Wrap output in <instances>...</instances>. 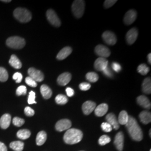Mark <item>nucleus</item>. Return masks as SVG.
I'll use <instances>...</instances> for the list:
<instances>
[{
	"label": "nucleus",
	"mask_w": 151,
	"mask_h": 151,
	"mask_svg": "<svg viewBox=\"0 0 151 151\" xmlns=\"http://www.w3.org/2000/svg\"><path fill=\"white\" fill-rule=\"evenodd\" d=\"M148 63H150V64H151V53H150V54L148 55Z\"/></svg>",
	"instance_id": "obj_48"
},
{
	"label": "nucleus",
	"mask_w": 151,
	"mask_h": 151,
	"mask_svg": "<svg viewBox=\"0 0 151 151\" xmlns=\"http://www.w3.org/2000/svg\"><path fill=\"white\" fill-rule=\"evenodd\" d=\"M137 103L143 108L147 109H150L151 107V102L148 97L146 96L141 95L137 98Z\"/></svg>",
	"instance_id": "obj_19"
},
{
	"label": "nucleus",
	"mask_w": 151,
	"mask_h": 151,
	"mask_svg": "<svg viewBox=\"0 0 151 151\" xmlns=\"http://www.w3.org/2000/svg\"><path fill=\"white\" fill-rule=\"evenodd\" d=\"M25 82L29 86L32 87H36L37 86V82L29 76L26 77Z\"/></svg>",
	"instance_id": "obj_38"
},
{
	"label": "nucleus",
	"mask_w": 151,
	"mask_h": 151,
	"mask_svg": "<svg viewBox=\"0 0 151 151\" xmlns=\"http://www.w3.org/2000/svg\"><path fill=\"white\" fill-rule=\"evenodd\" d=\"M27 72L29 77L32 78V79L37 82L43 81L44 76L40 70H38L32 67L28 70Z\"/></svg>",
	"instance_id": "obj_7"
},
{
	"label": "nucleus",
	"mask_w": 151,
	"mask_h": 151,
	"mask_svg": "<svg viewBox=\"0 0 151 151\" xmlns=\"http://www.w3.org/2000/svg\"><path fill=\"white\" fill-rule=\"evenodd\" d=\"M27 92V88L25 86H20L16 90V95L17 96L25 95Z\"/></svg>",
	"instance_id": "obj_35"
},
{
	"label": "nucleus",
	"mask_w": 151,
	"mask_h": 151,
	"mask_svg": "<svg viewBox=\"0 0 151 151\" xmlns=\"http://www.w3.org/2000/svg\"><path fill=\"white\" fill-rule=\"evenodd\" d=\"M151 129L150 130V137H151Z\"/></svg>",
	"instance_id": "obj_50"
},
{
	"label": "nucleus",
	"mask_w": 151,
	"mask_h": 151,
	"mask_svg": "<svg viewBox=\"0 0 151 151\" xmlns=\"http://www.w3.org/2000/svg\"><path fill=\"white\" fill-rule=\"evenodd\" d=\"M25 44V39L19 37H11L6 40V45L9 47L16 49L24 48Z\"/></svg>",
	"instance_id": "obj_4"
},
{
	"label": "nucleus",
	"mask_w": 151,
	"mask_h": 151,
	"mask_svg": "<svg viewBox=\"0 0 151 151\" xmlns=\"http://www.w3.org/2000/svg\"><path fill=\"white\" fill-rule=\"evenodd\" d=\"M117 2L116 0H106L104 2V7L106 9L110 8Z\"/></svg>",
	"instance_id": "obj_43"
},
{
	"label": "nucleus",
	"mask_w": 151,
	"mask_h": 151,
	"mask_svg": "<svg viewBox=\"0 0 151 151\" xmlns=\"http://www.w3.org/2000/svg\"><path fill=\"white\" fill-rule=\"evenodd\" d=\"M129 119V115L127 112L125 110L122 111L119 115L118 117V123L121 125H125L128 123Z\"/></svg>",
	"instance_id": "obj_27"
},
{
	"label": "nucleus",
	"mask_w": 151,
	"mask_h": 151,
	"mask_svg": "<svg viewBox=\"0 0 151 151\" xmlns=\"http://www.w3.org/2000/svg\"><path fill=\"white\" fill-rule=\"evenodd\" d=\"M104 74L105 76H106L108 77H113V73L110 70V68L108 67L105 70L103 71Z\"/></svg>",
	"instance_id": "obj_45"
},
{
	"label": "nucleus",
	"mask_w": 151,
	"mask_h": 151,
	"mask_svg": "<svg viewBox=\"0 0 151 151\" xmlns=\"http://www.w3.org/2000/svg\"><path fill=\"white\" fill-rule=\"evenodd\" d=\"M85 9L84 1L76 0L72 4V11L76 18H81L83 16Z\"/></svg>",
	"instance_id": "obj_5"
},
{
	"label": "nucleus",
	"mask_w": 151,
	"mask_h": 151,
	"mask_svg": "<svg viewBox=\"0 0 151 151\" xmlns=\"http://www.w3.org/2000/svg\"><path fill=\"white\" fill-rule=\"evenodd\" d=\"M150 151H151V150H150Z\"/></svg>",
	"instance_id": "obj_51"
},
{
	"label": "nucleus",
	"mask_w": 151,
	"mask_h": 151,
	"mask_svg": "<svg viewBox=\"0 0 151 151\" xmlns=\"http://www.w3.org/2000/svg\"><path fill=\"white\" fill-rule=\"evenodd\" d=\"M79 87L82 91H87L91 88V85L87 82H82L80 84Z\"/></svg>",
	"instance_id": "obj_41"
},
{
	"label": "nucleus",
	"mask_w": 151,
	"mask_h": 151,
	"mask_svg": "<svg viewBox=\"0 0 151 151\" xmlns=\"http://www.w3.org/2000/svg\"><path fill=\"white\" fill-rule=\"evenodd\" d=\"M124 134L122 132L116 134L114 139V145L116 149L119 151H122L124 146Z\"/></svg>",
	"instance_id": "obj_14"
},
{
	"label": "nucleus",
	"mask_w": 151,
	"mask_h": 151,
	"mask_svg": "<svg viewBox=\"0 0 151 151\" xmlns=\"http://www.w3.org/2000/svg\"><path fill=\"white\" fill-rule=\"evenodd\" d=\"M27 103L29 104H37V102L35 101V93L33 91H31L29 92V97L27 99Z\"/></svg>",
	"instance_id": "obj_37"
},
{
	"label": "nucleus",
	"mask_w": 151,
	"mask_h": 151,
	"mask_svg": "<svg viewBox=\"0 0 151 151\" xmlns=\"http://www.w3.org/2000/svg\"><path fill=\"white\" fill-rule=\"evenodd\" d=\"M24 143L22 141H14L11 142L10 147L15 151H22L24 149Z\"/></svg>",
	"instance_id": "obj_29"
},
{
	"label": "nucleus",
	"mask_w": 151,
	"mask_h": 151,
	"mask_svg": "<svg viewBox=\"0 0 151 151\" xmlns=\"http://www.w3.org/2000/svg\"><path fill=\"white\" fill-rule=\"evenodd\" d=\"M24 113L27 116H32L35 114L34 110L29 106H27L25 108Z\"/></svg>",
	"instance_id": "obj_42"
},
{
	"label": "nucleus",
	"mask_w": 151,
	"mask_h": 151,
	"mask_svg": "<svg viewBox=\"0 0 151 151\" xmlns=\"http://www.w3.org/2000/svg\"><path fill=\"white\" fill-rule=\"evenodd\" d=\"M108 67V60L104 58L99 57L95 60L94 63V67L98 71H102L105 70Z\"/></svg>",
	"instance_id": "obj_12"
},
{
	"label": "nucleus",
	"mask_w": 151,
	"mask_h": 151,
	"mask_svg": "<svg viewBox=\"0 0 151 151\" xmlns=\"http://www.w3.org/2000/svg\"><path fill=\"white\" fill-rule=\"evenodd\" d=\"M47 133L44 131H40L38 133L36 138V144L38 146L43 145L47 140Z\"/></svg>",
	"instance_id": "obj_26"
},
{
	"label": "nucleus",
	"mask_w": 151,
	"mask_h": 151,
	"mask_svg": "<svg viewBox=\"0 0 151 151\" xmlns=\"http://www.w3.org/2000/svg\"><path fill=\"white\" fill-rule=\"evenodd\" d=\"M137 12L134 10H130L128 11L124 17V22L125 24L127 25H129L135 22L137 18Z\"/></svg>",
	"instance_id": "obj_13"
},
{
	"label": "nucleus",
	"mask_w": 151,
	"mask_h": 151,
	"mask_svg": "<svg viewBox=\"0 0 151 151\" xmlns=\"http://www.w3.org/2000/svg\"><path fill=\"white\" fill-rule=\"evenodd\" d=\"M107 123L110 124L114 129L118 130L119 128V124L116 116L113 113L108 114L106 116Z\"/></svg>",
	"instance_id": "obj_17"
},
{
	"label": "nucleus",
	"mask_w": 151,
	"mask_h": 151,
	"mask_svg": "<svg viewBox=\"0 0 151 151\" xmlns=\"http://www.w3.org/2000/svg\"><path fill=\"white\" fill-rule=\"evenodd\" d=\"M65 92H66V93H67V95L68 97L73 96L74 95V93H75L74 90L70 87H67L65 90Z\"/></svg>",
	"instance_id": "obj_46"
},
{
	"label": "nucleus",
	"mask_w": 151,
	"mask_h": 151,
	"mask_svg": "<svg viewBox=\"0 0 151 151\" xmlns=\"http://www.w3.org/2000/svg\"><path fill=\"white\" fill-rule=\"evenodd\" d=\"M83 133L80 130L70 128L67 130L63 136V140L68 145H75L81 142Z\"/></svg>",
	"instance_id": "obj_2"
},
{
	"label": "nucleus",
	"mask_w": 151,
	"mask_h": 151,
	"mask_svg": "<svg viewBox=\"0 0 151 151\" xmlns=\"http://www.w3.org/2000/svg\"><path fill=\"white\" fill-rule=\"evenodd\" d=\"M55 101L57 104L65 105V104L68 103V100L66 96H65L64 95H62V94H60V95H58L55 97Z\"/></svg>",
	"instance_id": "obj_30"
},
{
	"label": "nucleus",
	"mask_w": 151,
	"mask_h": 151,
	"mask_svg": "<svg viewBox=\"0 0 151 151\" xmlns=\"http://www.w3.org/2000/svg\"><path fill=\"white\" fill-rule=\"evenodd\" d=\"M72 78V75L70 73L65 72L60 75L57 78V82L60 86H65L67 85Z\"/></svg>",
	"instance_id": "obj_16"
},
{
	"label": "nucleus",
	"mask_w": 151,
	"mask_h": 151,
	"mask_svg": "<svg viewBox=\"0 0 151 151\" xmlns=\"http://www.w3.org/2000/svg\"><path fill=\"white\" fill-rule=\"evenodd\" d=\"M111 66H112L113 70L116 72H119L120 70H122V67L118 63L113 62L112 63Z\"/></svg>",
	"instance_id": "obj_44"
},
{
	"label": "nucleus",
	"mask_w": 151,
	"mask_h": 151,
	"mask_svg": "<svg viewBox=\"0 0 151 151\" xmlns=\"http://www.w3.org/2000/svg\"><path fill=\"white\" fill-rule=\"evenodd\" d=\"M86 78L89 82L95 83L98 81L99 76L96 73L91 72H88L87 73L86 75Z\"/></svg>",
	"instance_id": "obj_31"
},
{
	"label": "nucleus",
	"mask_w": 151,
	"mask_h": 151,
	"mask_svg": "<svg viewBox=\"0 0 151 151\" xmlns=\"http://www.w3.org/2000/svg\"><path fill=\"white\" fill-rule=\"evenodd\" d=\"M111 141L110 138L106 135H103L100 137L99 139V144L100 146H105L109 143Z\"/></svg>",
	"instance_id": "obj_34"
},
{
	"label": "nucleus",
	"mask_w": 151,
	"mask_h": 151,
	"mask_svg": "<svg viewBox=\"0 0 151 151\" xmlns=\"http://www.w3.org/2000/svg\"><path fill=\"white\" fill-rule=\"evenodd\" d=\"M72 49L70 47H66L62 49L57 55V60H62L68 57L72 53Z\"/></svg>",
	"instance_id": "obj_21"
},
{
	"label": "nucleus",
	"mask_w": 151,
	"mask_h": 151,
	"mask_svg": "<svg viewBox=\"0 0 151 151\" xmlns=\"http://www.w3.org/2000/svg\"><path fill=\"white\" fill-rule=\"evenodd\" d=\"M142 91L146 94H151V80L150 77L145 78L142 83Z\"/></svg>",
	"instance_id": "obj_23"
},
{
	"label": "nucleus",
	"mask_w": 151,
	"mask_h": 151,
	"mask_svg": "<svg viewBox=\"0 0 151 151\" xmlns=\"http://www.w3.org/2000/svg\"><path fill=\"white\" fill-rule=\"evenodd\" d=\"M137 71L142 75H146L150 71V68L146 64H141L138 67Z\"/></svg>",
	"instance_id": "obj_32"
},
{
	"label": "nucleus",
	"mask_w": 151,
	"mask_h": 151,
	"mask_svg": "<svg viewBox=\"0 0 151 151\" xmlns=\"http://www.w3.org/2000/svg\"><path fill=\"white\" fill-rule=\"evenodd\" d=\"M125 127L130 137L133 140L135 141L142 140L143 137V132L137 120L133 116H129L128 122L125 124Z\"/></svg>",
	"instance_id": "obj_1"
},
{
	"label": "nucleus",
	"mask_w": 151,
	"mask_h": 151,
	"mask_svg": "<svg viewBox=\"0 0 151 151\" xmlns=\"http://www.w3.org/2000/svg\"><path fill=\"white\" fill-rule=\"evenodd\" d=\"M8 72L4 67H0V81L5 82L8 80Z\"/></svg>",
	"instance_id": "obj_33"
},
{
	"label": "nucleus",
	"mask_w": 151,
	"mask_h": 151,
	"mask_svg": "<svg viewBox=\"0 0 151 151\" xmlns=\"http://www.w3.org/2000/svg\"><path fill=\"white\" fill-rule=\"evenodd\" d=\"M95 52L98 55L102 58H106L110 56V51L107 47L103 45H98L95 49Z\"/></svg>",
	"instance_id": "obj_11"
},
{
	"label": "nucleus",
	"mask_w": 151,
	"mask_h": 151,
	"mask_svg": "<svg viewBox=\"0 0 151 151\" xmlns=\"http://www.w3.org/2000/svg\"><path fill=\"white\" fill-rule=\"evenodd\" d=\"M25 123V120L22 118L19 117H15L12 120V123L16 127H22Z\"/></svg>",
	"instance_id": "obj_36"
},
{
	"label": "nucleus",
	"mask_w": 151,
	"mask_h": 151,
	"mask_svg": "<svg viewBox=\"0 0 151 151\" xmlns=\"http://www.w3.org/2000/svg\"><path fill=\"white\" fill-rule=\"evenodd\" d=\"M40 92L45 99H49L52 95V90L46 85H43L40 87Z\"/></svg>",
	"instance_id": "obj_24"
},
{
	"label": "nucleus",
	"mask_w": 151,
	"mask_h": 151,
	"mask_svg": "<svg viewBox=\"0 0 151 151\" xmlns=\"http://www.w3.org/2000/svg\"><path fill=\"white\" fill-rule=\"evenodd\" d=\"M95 114L97 116H103L108 111V105L106 104H101L95 109Z\"/></svg>",
	"instance_id": "obj_20"
},
{
	"label": "nucleus",
	"mask_w": 151,
	"mask_h": 151,
	"mask_svg": "<svg viewBox=\"0 0 151 151\" xmlns=\"http://www.w3.org/2000/svg\"><path fill=\"white\" fill-rule=\"evenodd\" d=\"M101 127L102 129H103L104 132H110L113 130L112 127H111L110 124H109L108 123H107V122L103 123L101 124Z\"/></svg>",
	"instance_id": "obj_39"
},
{
	"label": "nucleus",
	"mask_w": 151,
	"mask_h": 151,
	"mask_svg": "<svg viewBox=\"0 0 151 151\" xmlns=\"http://www.w3.org/2000/svg\"><path fill=\"white\" fill-rule=\"evenodd\" d=\"M2 2H11V1H10V0H7V1H1Z\"/></svg>",
	"instance_id": "obj_49"
},
{
	"label": "nucleus",
	"mask_w": 151,
	"mask_h": 151,
	"mask_svg": "<svg viewBox=\"0 0 151 151\" xmlns=\"http://www.w3.org/2000/svg\"><path fill=\"white\" fill-rule=\"evenodd\" d=\"M31 135V132L28 129H21L17 133V137L22 140L28 139Z\"/></svg>",
	"instance_id": "obj_28"
},
{
	"label": "nucleus",
	"mask_w": 151,
	"mask_h": 151,
	"mask_svg": "<svg viewBox=\"0 0 151 151\" xmlns=\"http://www.w3.org/2000/svg\"><path fill=\"white\" fill-rule=\"evenodd\" d=\"M102 38L106 43L110 45H113L117 42L116 37L115 34L110 31H106L104 32L102 35Z\"/></svg>",
	"instance_id": "obj_9"
},
{
	"label": "nucleus",
	"mask_w": 151,
	"mask_h": 151,
	"mask_svg": "<svg viewBox=\"0 0 151 151\" xmlns=\"http://www.w3.org/2000/svg\"><path fill=\"white\" fill-rule=\"evenodd\" d=\"M96 107V103L92 101H87L82 105V111L85 115H88L91 113Z\"/></svg>",
	"instance_id": "obj_15"
},
{
	"label": "nucleus",
	"mask_w": 151,
	"mask_h": 151,
	"mask_svg": "<svg viewBox=\"0 0 151 151\" xmlns=\"http://www.w3.org/2000/svg\"><path fill=\"white\" fill-rule=\"evenodd\" d=\"M138 32L137 29L133 27L129 30L126 34V40L127 43L129 45H132L136 41L138 38Z\"/></svg>",
	"instance_id": "obj_10"
},
{
	"label": "nucleus",
	"mask_w": 151,
	"mask_h": 151,
	"mask_svg": "<svg viewBox=\"0 0 151 151\" xmlns=\"http://www.w3.org/2000/svg\"><path fill=\"white\" fill-rule=\"evenodd\" d=\"M72 123L69 119H63L59 120L55 124V129L58 132H62L70 129Z\"/></svg>",
	"instance_id": "obj_8"
},
{
	"label": "nucleus",
	"mask_w": 151,
	"mask_h": 151,
	"mask_svg": "<svg viewBox=\"0 0 151 151\" xmlns=\"http://www.w3.org/2000/svg\"><path fill=\"white\" fill-rule=\"evenodd\" d=\"M11 115L9 114H4L0 118V127L1 128L6 129L10 125L11 123Z\"/></svg>",
	"instance_id": "obj_18"
},
{
	"label": "nucleus",
	"mask_w": 151,
	"mask_h": 151,
	"mask_svg": "<svg viewBox=\"0 0 151 151\" xmlns=\"http://www.w3.org/2000/svg\"><path fill=\"white\" fill-rule=\"evenodd\" d=\"M22 77L23 76L22 75V73L20 72H16L15 74H14V75L12 76V78L13 80H14L16 81V83H20L22 82Z\"/></svg>",
	"instance_id": "obj_40"
},
{
	"label": "nucleus",
	"mask_w": 151,
	"mask_h": 151,
	"mask_svg": "<svg viewBox=\"0 0 151 151\" xmlns=\"http://www.w3.org/2000/svg\"></svg>",
	"instance_id": "obj_52"
},
{
	"label": "nucleus",
	"mask_w": 151,
	"mask_h": 151,
	"mask_svg": "<svg viewBox=\"0 0 151 151\" xmlns=\"http://www.w3.org/2000/svg\"><path fill=\"white\" fill-rule=\"evenodd\" d=\"M47 17L49 22L54 27H59L61 25V22L59 17L55 12L52 10L49 9L47 12Z\"/></svg>",
	"instance_id": "obj_6"
},
{
	"label": "nucleus",
	"mask_w": 151,
	"mask_h": 151,
	"mask_svg": "<svg viewBox=\"0 0 151 151\" xmlns=\"http://www.w3.org/2000/svg\"><path fill=\"white\" fill-rule=\"evenodd\" d=\"M0 151H7V148L5 145L0 142Z\"/></svg>",
	"instance_id": "obj_47"
},
{
	"label": "nucleus",
	"mask_w": 151,
	"mask_h": 151,
	"mask_svg": "<svg viewBox=\"0 0 151 151\" xmlns=\"http://www.w3.org/2000/svg\"><path fill=\"white\" fill-rule=\"evenodd\" d=\"M9 63L15 69H20L22 67V62L14 54L11 55V58L9 60Z\"/></svg>",
	"instance_id": "obj_25"
},
{
	"label": "nucleus",
	"mask_w": 151,
	"mask_h": 151,
	"mask_svg": "<svg viewBox=\"0 0 151 151\" xmlns=\"http://www.w3.org/2000/svg\"><path fill=\"white\" fill-rule=\"evenodd\" d=\"M140 122L144 124H149L151 122V114L147 111H142L139 115Z\"/></svg>",
	"instance_id": "obj_22"
},
{
	"label": "nucleus",
	"mask_w": 151,
	"mask_h": 151,
	"mask_svg": "<svg viewBox=\"0 0 151 151\" xmlns=\"http://www.w3.org/2000/svg\"><path fill=\"white\" fill-rule=\"evenodd\" d=\"M14 16L17 20L23 23L29 22L32 18V14L24 8H17L14 11Z\"/></svg>",
	"instance_id": "obj_3"
}]
</instances>
